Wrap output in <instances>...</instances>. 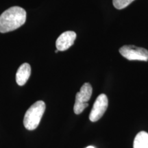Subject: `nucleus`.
Instances as JSON below:
<instances>
[{
  "label": "nucleus",
  "instance_id": "obj_1",
  "mask_svg": "<svg viewBox=\"0 0 148 148\" xmlns=\"http://www.w3.org/2000/svg\"><path fill=\"white\" fill-rule=\"evenodd\" d=\"M26 12L21 7L7 9L0 16V32H12L22 26L26 21Z\"/></svg>",
  "mask_w": 148,
  "mask_h": 148
},
{
  "label": "nucleus",
  "instance_id": "obj_2",
  "mask_svg": "<svg viewBox=\"0 0 148 148\" xmlns=\"http://www.w3.org/2000/svg\"><path fill=\"white\" fill-rule=\"evenodd\" d=\"M45 110V103L43 101H38L29 107L25 112L23 125L28 130H34L39 125Z\"/></svg>",
  "mask_w": 148,
  "mask_h": 148
},
{
  "label": "nucleus",
  "instance_id": "obj_3",
  "mask_svg": "<svg viewBox=\"0 0 148 148\" xmlns=\"http://www.w3.org/2000/svg\"><path fill=\"white\" fill-rule=\"evenodd\" d=\"M92 92V86L89 83H84L80 88V90L77 92L75 95V102L74 104L73 110L75 114H79L88 107V101L90 100Z\"/></svg>",
  "mask_w": 148,
  "mask_h": 148
},
{
  "label": "nucleus",
  "instance_id": "obj_4",
  "mask_svg": "<svg viewBox=\"0 0 148 148\" xmlns=\"http://www.w3.org/2000/svg\"><path fill=\"white\" fill-rule=\"evenodd\" d=\"M122 56L128 60H148V50L134 45H123L119 49Z\"/></svg>",
  "mask_w": 148,
  "mask_h": 148
},
{
  "label": "nucleus",
  "instance_id": "obj_5",
  "mask_svg": "<svg viewBox=\"0 0 148 148\" xmlns=\"http://www.w3.org/2000/svg\"><path fill=\"white\" fill-rule=\"evenodd\" d=\"M108 106V100L105 94H101L96 99L89 115L90 121L95 122L100 119L107 110Z\"/></svg>",
  "mask_w": 148,
  "mask_h": 148
},
{
  "label": "nucleus",
  "instance_id": "obj_6",
  "mask_svg": "<svg viewBox=\"0 0 148 148\" xmlns=\"http://www.w3.org/2000/svg\"><path fill=\"white\" fill-rule=\"evenodd\" d=\"M76 33L73 31H66L61 34L56 42V46L58 51H65L73 45L76 38Z\"/></svg>",
  "mask_w": 148,
  "mask_h": 148
},
{
  "label": "nucleus",
  "instance_id": "obj_7",
  "mask_svg": "<svg viewBox=\"0 0 148 148\" xmlns=\"http://www.w3.org/2000/svg\"><path fill=\"white\" fill-rule=\"evenodd\" d=\"M31 74V66L28 63H23L19 66L16 74V82L19 86H23L28 80Z\"/></svg>",
  "mask_w": 148,
  "mask_h": 148
},
{
  "label": "nucleus",
  "instance_id": "obj_8",
  "mask_svg": "<svg viewBox=\"0 0 148 148\" xmlns=\"http://www.w3.org/2000/svg\"><path fill=\"white\" fill-rule=\"evenodd\" d=\"M134 148H148V133L145 131L138 132L135 136Z\"/></svg>",
  "mask_w": 148,
  "mask_h": 148
},
{
  "label": "nucleus",
  "instance_id": "obj_9",
  "mask_svg": "<svg viewBox=\"0 0 148 148\" xmlns=\"http://www.w3.org/2000/svg\"><path fill=\"white\" fill-rule=\"evenodd\" d=\"M134 1V0H112V3L114 8L118 10H121L129 5Z\"/></svg>",
  "mask_w": 148,
  "mask_h": 148
},
{
  "label": "nucleus",
  "instance_id": "obj_10",
  "mask_svg": "<svg viewBox=\"0 0 148 148\" xmlns=\"http://www.w3.org/2000/svg\"><path fill=\"white\" fill-rule=\"evenodd\" d=\"M86 148H95L94 147H92V146H88V147H86Z\"/></svg>",
  "mask_w": 148,
  "mask_h": 148
},
{
  "label": "nucleus",
  "instance_id": "obj_11",
  "mask_svg": "<svg viewBox=\"0 0 148 148\" xmlns=\"http://www.w3.org/2000/svg\"><path fill=\"white\" fill-rule=\"evenodd\" d=\"M58 49H56V51H55V52H56V53H57V52H58Z\"/></svg>",
  "mask_w": 148,
  "mask_h": 148
}]
</instances>
